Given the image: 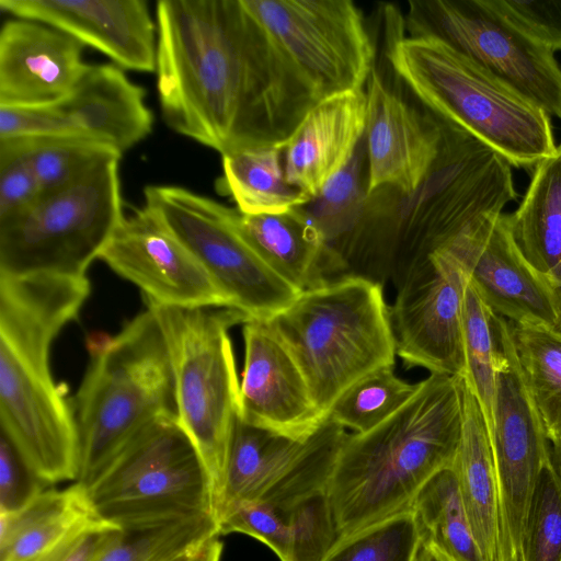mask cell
Here are the masks:
<instances>
[{
  "instance_id": "cell-1",
  "label": "cell",
  "mask_w": 561,
  "mask_h": 561,
  "mask_svg": "<svg viewBox=\"0 0 561 561\" xmlns=\"http://www.w3.org/2000/svg\"><path fill=\"white\" fill-rule=\"evenodd\" d=\"M156 24L162 118L221 157L286 146L319 103L243 0H161Z\"/></svg>"
},
{
  "instance_id": "cell-2",
  "label": "cell",
  "mask_w": 561,
  "mask_h": 561,
  "mask_svg": "<svg viewBox=\"0 0 561 561\" xmlns=\"http://www.w3.org/2000/svg\"><path fill=\"white\" fill-rule=\"evenodd\" d=\"M461 378L431 374L388 420L346 435L327 488L339 539L410 510L422 486L453 466L462 431Z\"/></svg>"
},
{
  "instance_id": "cell-3",
  "label": "cell",
  "mask_w": 561,
  "mask_h": 561,
  "mask_svg": "<svg viewBox=\"0 0 561 561\" xmlns=\"http://www.w3.org/2000/svg\"><path fill=\"white\" fill-rule=\"evenodd\" d=\"M398 78L436 117L485 144L511 167L533 170L557 146L550 115L534 101L445 42L388 34Z\"/></svg>"
},
{
  "instance_id": "cell-4",
  "label": "cell",
  "mask_w": 561,
  "mask_h": 561,
  "mask_svg": "<svg viewBox=\"0 0 561 561\" xmlns=\"http://www.w3.org/2000/svg\"><path fill=\"white\" fill-rule=\"evenodd\" d=\"M439 156L412 202L370 208L380 254L403 277L412 265L463 233L486 228L517 197L510 163L461 128L440 119Z\"/></svg>"
},
{
  "instance_id": "cell-5",
  "label": "cell",
  "mask_w": 561,
  "mask_h": 561,
  "mask_svg": "<svg viewBox=\"0 0 561 561\" xmlns=\"http://www.w3.org/2000/svg\"><path fill=\"white\" fill-rule=\"evenodd\" d=\"M75 409L80 446L75 483L84 489L145 427L178 416L168 346L149 308L95 347Z\"/></svg>"
},
{
  "instance_id": "cell-6",
  "label": "cell",
  "mask_w": 561,
  "mask_h": 561,
  "mask_svg": "<svg viewBox=\"0 0 561 561\" xmlns=\"http://www.w3.org/2000/svg\"><path fill=\"white\" fill-rule=\"evenodd\" d=\"M265 321L290 352L327 416L350 386L394 365L390 308L382 284L369 277L346 274L306 289Z\"/></svg>"
},
{
  "instance_id": "cell-7",
  "label": "cell",
  "mask_w": 561,
  "mask_h": 561,
  "mask_svg": "<svg viewBox=\"0 0 561 561\" xmlns=\"http://www.w3.org/2000/svg\"><path fill=\"white\" fill-rule=\"evenodd\" d=\"M146 304L168 346L179 422L203 458L217 507L229 437L240 407V382L229 330L248 318L230 308Z\"/></svg>"
},
{
  "instance_id": "cell-8",
  "label": "cell",
  "mask_w": 561,
  "mask_h": 561,
  "mask_svg": "<svg viewBox=\"0 0 561 561\" xmlns=\"http://www.w3.org/2000/svg\"><path fill=\"white\" fill-rule=\"evenodd\" d=\"M119 159L102 160L0 221V275L87 276L125 215Z\"/></svg>"
},
{
  "instance_id": "cell-9",
  "label": "cell",
  "mask_w": 561,
  "mask_h": 561,
  "mask_svg": "<svg viewBox=\"0 0 561 561\" xmlns=\"http://www.w3.org/2000/svg\"><path fill=\"white\" fill-rule=\"evenodd\" d=\"M84 492L92 515L118 527L216 517L211 479L178 416L145 427Z\"/></svg>"
},
{
  "instance_id": "cell-10",
  "label": "cell",
  "mask_w": 561,
  "mask_h": 561,
  "mask_svg": "<svg viewBox=\"0 0 561 561\" xmlns=\"http://www.w3.org/2000/svg\"><path fill=\"white\" fill-rule=\"evenodd\" d=\"M144 206L203 265L228 299L248 319L267 320L301 291L274 272L236 228L233 209L175 185H148Z\"/></svg>"
},
{
  "instance_id": "cell-11",
  "label": "cell",
  "mask_w": 561,
  "mask_h": 561,
  "mask_svg": "<svg viewBox=\"0 0 561 561\" xmlns=\"http://www.w3.org/2000/svg\"><path fill=\"white\" fill-rule=\"evenodd\" d=\"M317 102L364 89L376 49L351 0H243Z\"/></svg>"
},
{
  "instance_id": "cell-12",
  "label": "cell",
  "mask_w": 561,
  "mask_h": 561,
  "mask_svg": "<svg viewBox=\"0 0 561 561\" xmlns=\"http://www.w3.org/2000/svg\"><path fill=\"white\" fill-rule=\"evenodd\" d=\"M486 238L457 240L410 267L390 308L405 367L465 376L462 308L470 270Z\"/></svg>"
},
{
  "instance_id": "cell-13",
  "label": "cell",
  "mask_w": 561,
  "mask_h": 561,
  "mask_svg": "<svg viewBox=\"0 0 561 561\" xmlns=\"http://www.w3.org/2000/svg\"><path fill=\"white\" fill-rule=\"evenodd\" d=\"M410 35L438 38L561 119L554 53L518 31L484 0L411 1Z\"/></svg>"
},
{
  "instance_id": "cell-14",
  "label": "cell",
  "mask_w": 561,
  "mask_h": 561,
  "mask_svg": "<svg viewBox=\"0 0 561 561\" xmlns=\"http://www.w3.org/2000/svg\"><path fill=\"white\" fill-rule=\"evenodd\" d=\"M64 383H55L49 353L0 344V423L33 473L45 484L75 481L79 434Z\"/></svg>"
},
{
  "instance_id": "cell-15",
  "label": "cell",
  "mask_w": 561,
  "mask_h": 561,
  "mask_svg": "<svg viewBox=\"0 0 561 561\" xmlns=\"http://www.w3.org/2000/svg\"><path fill=\"white\" fill-rule=\"evenodd\" d=\"M495 397L490 435L500 496L502 561H522L525 518L540 470L550 460L542 422L523 382L507 321L493 313Z\"/></svg>"
},
{
  "instance_id": "cell-16",
  "label": "cell",
  "mask_w": 561,
  "mask_h": 561,
  "mask_svg": "<svg viewBox=\"0 0 561 561\" xmlns=\"http://www.w3.org/2000/svg\"><path fill=\"white\" fill-rule=\"evenodd\" d=\"M153 115L142 87L116 65H88L56 102L0 105V139L76 137L105 144L122 154L148 137Z\"/></svg>"
},
{
  "instance_id": "cell-17",
  "label": "cell",
  "mask_w": 561,
  "mask_h": 561,
  "mask_svg": "<svg viewBox=\"0 0 561 561\" xmlns=\"http://www.w3.org/2000/svg\"><path fill=\"white\" fill-rule=\"evenodd\" d=\"M99 259L136 285L147 302L230 308L203 265L145 206L124 215Z\"/></svg>"
},
{
  "instance_id": "cell-18",
  "label": "cell",
  "mask_w": 561,
  "mask_h": 561,
  "mask_svg": "<svg viewBox=\"0 0 561 561\" xmlns=\"http://www.w3.org/2000/svg\"><path fill=\"white\" fill-rule=\"evenodd\" d=\"M367 197L390 187L411 195L431 173L442 147L438 117L422 115L374 68L367 83Z\"/></svg>"
},
{
  "instance_id": "cell-19",
  "label": "cell",
  "mask_w": 561,
  "mask_h": 561,
  "mask_svg": "<svg viewBox=\"0 0 561 561\" xmlns=\"http://www.w3.org/2000/svg\"><path fill=\"white\" fill-rule=\"evenodd\" d=\"M242 335L239 415L252 425L306 440L327 415L314 403L296 360L265 320L248 319Z\"/></svg>"
},
{
  "instance_id": "cell-20",
  "label": "cell",
  "mask_w": 561,
  "mask_h": 561,
  "mask_svg": "<svg viewBox=\"0 0 561 561\" xmlns=\"http://www.w3.org/2000/svg\"><path fill=\"white\" fill-rule=\"evenodd\" d=\"M0 8L70 35L122 69L156 70L157 24L144 0H0Z\"/></svg>"
},
{
  "instance_id": "cell-21",
  "label": "cell",
  "mask_w": 561,
  "mask_h": 561,
  "mask_svg": "<svg viewBox=\"0 0 561 561\" xmlns=\"http://www.w3.org/2000/svg\"><path fill=\"white\" fill-rule=\"evenodd\" d=\"M83 45L42 22L11 19L0 31V105H44L64 98L89 64Z\"/></svg>"
},
{
  "instance_id": "cell-22",
  "label": "cell",
  "mask_w": 561,
  "mask_h": 561,
  "mask_svg": "<svg viewBox=\"0 0 561 561\" xmlns=\"http://www.w3.org/2000/svg\"><path fill=\"white\" fill-rule=\"evenodd\" d=\"M469 279L495 314L561 335V287L522 256L512 238L508 215L502 214L494 222Z\"/></svg>"
},
{
  "instance_id": "cell-23",
  "label": "cell",
  "mask_w": 561,
  "mask_h": 561,
  "mask_svg": "<svg viewBox=\"0 0 561 561\" xmlns=\"http://www.w3.org/2000/svg\"><path fill=\"white\" fill-rule=\"evenodd\" d=\"M364 89L328 98L304 117L284 148L287 181L310 199L344 169L365 137Z\"/></svg>"
},
{
  "instance_id": "cell-24",
  "label": "cell",
  "mask_w": 561,
  "mask_h": 561,
  "mask_svg": "<svg viewBox=\"0 0 561 561\" xmlns=\"http://www.w3.org/2000/svg\"><path fill=\"white\" fill-rule=\"evenodd\" d=\"M233 221L255 253L300 291L346 275L301 207L262 215H245L234 207Z\"/></svg>"
},
{
  "instance_id": "cell-25",
  "label": "cell",
  "mask_w": 561,
  "mask_h": 561,
  "mask_svg": "<svg viewBox=\"0 0 561 561\" xmlns=\"http://www.w3.org/2000/svg\"><path fill=\"white\" fill-rule=\"evenodd\" d=\"M461 392V439L451 468L484 561H502L500 496L490 435L480 403L463 378Z\"/></svg>"
},
{
  "instance_id": "cell-26",
  "label": "cell",
  "mask_w": 561,
  "mask_h": 561,
  "mask_svg": "<svg viewBox=\"0 0 561 561\" xmlns=\"http://www.w3.org/2000/svg\"><path fill=\"white\" fill-rule=\"evenodd\" d=\"M306 440L252 425L238 412L229 437L216 519L239 503L257 500L293 463Z\"/></svg>"
},
{
  "instance_id": "cell-27",
  "label": "cell",
  "mask_w": 561,
  "mask_h": 561,
  "mask_svg": "<svg viewBox=\"0 0 561 561\" xmlns=\"http://www.w3.org/2000/svg\"><path fill=\"white\" fill-rule=\"evenodd\" d=\"M508 224L526 262L561 287V145L534 169L518 208L508 215Z\"/></svg>"
},
{
  "instance_id": "cell-28",
  "label": "cell",
  "mask_w": 561,
  "mask_h": 561,
  "mask_svg": "<svg viewBox=\"0 0 561 561\" xmlns=\"http://www.w3.org/2000/svg\"><path fill=\"white\" fill-rule=\"evenodd\" d=\"M93 517L81 485L43 490L21 508L0 513V561H27Z\"/></svg>"
},
{
  "instance_id": "cell-29",
  "label": "cell",
  "mask_w": 561,
  "mask_h": 561,
  "mask_svg": "<svg viewBox=\"0 0 561 561\" xmlns=\"http://www.w3.org/2000/svg\"><path fill=\"white\" fill-rule=\"evenodd\" d=\"M284 148L247 149L221 157L218 190L245 215L279 214L306 205L310 197L287 181Z\"/></svg>"
},
{
  "instance_id": "cell-30",
  "label": "cell",
  "mask_w": 561,
  "mask_h": 561,
  "mask_svg": "<svg viewBox=\"0 0 561 561\" xmlns=\"http://www.w3.org/2000/svg\"><path fill=\"white\" fill-rule=\"evenodd\" d=\"M507 327L523 382L553 444L561 438V335L510 320Z\"/></svg>"
},
{
  "instance_id": "cell-31",
  "label": "cell",
  "mask_w": 561,
  "mask_h": 561,
  "mask_svg": "<svg viewBox=\"0 0 561 561\" xmlns=\"http://www.w3.org/2000/svg\"><path fill=\"white\" fill-rule=\"evenodd\" d=\"M410 510L421 541L451 561H484L473 538L451 467L439 470L422 486Z\"/></svg>"
},
{
  "instance_id": "cell-32",
  "label": "cell",
  "mask_w": 561,
  "mask_h": 561,
  "mask_svg": "<svg viewBox=\"0 0 561 561\" xmlns=\"http://www.w3.org/2000/svg\"><path fill=\"white\" fill-rule=\"evenodd\" d=\"M365 160L367 153L364 137L347 165L301 206L321 231L329 249L343 264L347 274L354 233L367 201Z\"/></svg>"
},
{
  "instance_id": "cell-33",
  "label": "cell",
  "mask_w": 561,
  "mask_h": 561,
  "mask_svg": "<svg viewBox=\"0 0 561 561\" xmlns=\"http://www.w3.org/2000/svg\"><path fill=\"white\" fill-rule=\"evenodd\" d=\"M96 561H173L219 537L213 515L121 527Z\"/></svg>"
},
{
  "instance_id": "cell-34",
  "label": "cell",
  "mask_w": 561,
  "mask_h": 561,
  "mask_svg": "<svg viewBox=\"0 0 561 561\" xmlns=\"http://www.w3.org/2000/svg\"><path fill=\"white\" fill-rule=\"evenodd\" d=\"M346 435L344 427L327 416L287 470L254 501L266 503L285 518L307 497L327 491Z\"/></svg>"
},
{
  "instance_id": "cell-35",
  "label": "cell",
  "mask_w": 561,
  "mask_h": 561,
  "mask_svg": "<svg viewBox=\"0 0 561 561\" xmlns=\"http://www.w3.org/2000/svg\"><path fill=\"white\" fill-rule=\"evenodd\" d=\"M421 383L399 378L393 365L380 367L350 386L336 399L328 416L345 430L366 433L405 405Z\"/></svg>"
},
{
  "instance_id": "cell-36",
  "label": "cell",
  "mask_w": 561,
  "mask_h": 561,
  "mask_svg": "<svg viewBox=\"0 0 561 561\" xmlns=\"http://www.w3.org/2000/svg\"><path fill=\"white\" fill-rule=\"evenodd\" d=\"M31 164L43 194L75 181L93 165L112 157L116 149L76 137L9 138Z\"/></svg>"
},
{
  "instance_id": "cell-37",
  "label": "cell",
  "mask_w": 561,
  "mask_h": 561,
  "mask_svg": "<svg viewBox=\"0 0 561 561\" xmlns=\"http://www.w3.org/2000/svg\"><path fill=\"white\" fill-rule=\"evenodd\" d=\"M493 313L469 279L462 308L465 355V376L462 378L480 403L489 435L493 427L496 383V345L491 322Z\"/></svg>"
},
{
  "instance_id": "cell-38",
  "label": "cell",
  "mask_w": 561,
  "mask_h": 561,
  "mask_svg": "<svg viewBox=\"0 0 561 561\" xmlns=\"http://www.w3.org/2000/svg\"><path fill=\"white\" fill-rule=\"evenodd\" d=\"M421 545L412 510L339 539L322 561H414Z\"/></svg>"
},
{
  "instance_id": "cell-39",
  "label": "cell",
  "mask_w": 561,
  "mask_h": 561,
  "mask_svg": "<svg viewBox=\"0 0 561 561\" xmlns=\"http://www.w3.org/2000/svg\"><path fill=\"white\" fill-rule=\"evenodd\" d=\"M522 561H561V477L551 458L539 472L528 505Z\"/></svg>"
},
{
  "instance_id": "cell-40",
  "label": "cell",
  "mask_w": 561,
  "mask_h": 561,
  "mask_svg": "<svg viewBox=\"0 0 561 561\" xmlns=\"http://www.w3.org/2000/svg\"><path fill=\"white\" fill-rule=\"evenodd\" d=\"M288 561H322L339 540L327 491L313 494L286 513Z\"/></svg>"
},
{
  "instance_id": "cell-41",
  "label": "cell",
  "mask_w": 561,
  "mask_h": 561,
  "mask_svg": "<svg viewBox=\"0 0 561 561\" xmlns=\"http://www.w3.org/2000/svg\"><path fill=\"white\" fill-rule=\"evenodd\" d=\"M217 524L219 536L230 533L249 535L268 546L280 561H288L289 535L286 519L266 503H239L222 512Z\"/></svg>"
},
{
  "instance_id": "cell-42",
  "label": "cell",
  "mask_w": 561,
  "mask_h": 561,
  "mask_svg": "<svg viewBox=\"0 0 561 561\" xmlns=\"http://www.w3.org/2000/svg\"><path fill=\"white\" fill-rule=\"evenodd\" d=\"M518 31L551 51L561 49V0H484Z\"/></svg>"
},
{
  "instance_id": "cell-43",
  "label": "cell",
  "mask_w": 561,
  "mask_h": 561,
  "mask_svg": "<svg viewBox=\"0 0 561 561\" xmlns=\"http://www.w3.org/2000/svg\"><path fill=\"white\" fill-rule=\"evenodd\" d=\"M43 192L35 173L10 139H0V221L32 206Z\"/></svg>"
},
{
  "instance_id": "cell-44",
  "label": "cell",
  "mask_w": 561,
  "mask_h": 561,
  "mask_svg": "<svg viewBox=\"0 0 561 561\" xmlns=\"http://www.w3.org/2000/svg\"><path fill=\"white\" fill-rule=\"evenodd\" d=\"M122 528L96 518L80 524L65 538L27 561H96Z\"/></svg>"
},
{
  "instance_id": "cell-45",
  "label": "cell",
  "mask_w": 561,
  "mask_h": 561,
  "mask_svg": "<svg viewBox=\"0 0 561 561\" xmlns=\"http://www.w3.org/2000/svg\"><path fill=\"white\" fill-rule=\"evenodd\" d=\"M8 436L0 434V513L13 512L44 490Z\"/></svg>"
},
{
  "instance_id": "cell-46",
  "label": "cell",
  "mask_w": 561,
  "mask_h": 561,
  "mask_svg": "<svg viewBox=\"0 0 561 561\" xmlns=\"http://www.w3.org/2000/svg\"><path fill=\"white\" fill-rule=\"evenodd\" d=\"M221 551L222 543L215 537L202 546L191 561H220Z\"/></svg>"
},
{
  "instance_id": "cell-47",
  "label": "cell",
  "mask_w": 561,
  "mask_h": 561,
  "mask_svg": "<svg viewBox=\"0 0 561 561\" xmlns=\"http://www.w3.org/2000/svg\"><path fill=\"white\" fill-rule=\"evenodd\" d=\"M414 561H451L431 545L421 541Z\"/></svg>"
},
{
  "instance_id": "cell-48",
  "label": "cell",
  "mask_w": 561,
  "mask_h": 561,
  "mask_svg": "<svg viewBox=\"0 0 561 561\" xmlns=\"http://www.w3.org/2000/svg\"><path fill=\"white\" fill-rule=\"evenodd\" d=\"M551 461L561 477V438L552 444L550 448Z\"/></svg>"
},
{
  "instance_id": "cell-49",
  "label": "cell",
  "mask_w": 561,
  "mask_h": 561,
  "mask_svg": "<svg viewBox=\"0 0 561 561\" xmlns=\"http://www.w3.org/2000/svg\"><path fill=\"white\" fill-rule=\"evenodd\" d=\"M203 546H204V545H203ZM197 550H198V549H197ZM197 550H195V551H193V552H190V553H186V554H184V556H182V557H180V558H178V559H175V560H173V561H191V560H192V558L194 557V554L196 553V551H197Z\"/></svg>"
}]
</instances>
